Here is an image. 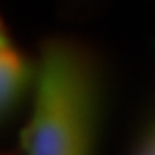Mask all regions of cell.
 <instances>
[{
    "label": "cell",
    "instance_id": "cell-1",
    "mask_svg": "<svg viewBox=\"0 0 155 155\" xmlns=\"http://www.w3.org/2000/svg\"><path fill=\"white\" fill-rule=\"evenodd\" d=\"M35 87L32 117L20 133L26 155H71L81 141L95 137L97 75L77 45L48 40Z\"/></svg>",
    "mask_w": 155,
    "mask_h": 155
},
{
    "label": "cell",
    "instance_id": "cell-2",
    "mask_svg": "<svg viewBox=\"0 0 155 155\" xmlns=\"http://www.w3.org/2000/svg\"><path fill=\"white\" fill-rule=\"evenodd\" d=\"M38 69L26 61L22 52L6 45L0 48V121H4L36 83Z\"/></svg>",
    "mask_w": 155,
    "mask_h": 155
},
{
    "label": "cell",
    "instance_id": "cell-5",
    "mask_svg": "<svg viewBox=\"0 0 155 155\" xmlns=\"http://www.w3.org/2000/svg\"><path fill=\"white\" fill-rule=\"evenodd\" d=\"M6 45H10V38H8V32L4 28V22H2V18H0V48Z\"/></svg>",
    "mask_w": 155,
    "mask_h": 155
},
{
    "label": "cell",
    "instance_id": "cell-4",
    "mask_svg": "<svg viewBox=\"0 0 155 155\" xmlns=\"http://www.w3.org/2000/svg\"><path fill=\"white\" fill-rule=\"evenodd\" d=\"M95 139V137H93ZM93 139H85L77 145L75 149L71 151V155H91L93 153Z\"/></svg>",
    "mask_w": 155,
    "mask_h": 155
},
{
    "label": "cell",
    "instance_id": "cell-3",
    "mask_svg": "<svg viewBox=\"0 0 155 155\" xmlns=\"http://www.w3.org/2000/svg\"><path fill=\"white\" fill-rule=\"evenodd\" d=\"M137 155H155V125L149 133H147V137L143 139V145L139 147Z\"/></svg>",
    "mask_w": 155,
    "mask_h": 155
}]
</instances>
